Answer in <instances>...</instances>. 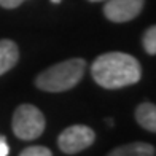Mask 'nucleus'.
Segmentation results:
<instances>
[{
    "mask_svg": "<svg viewBox=\"0 0 156 156\" xmlns=\"http://www.w3.org/2000/svg\"><path fill=\"white\" fill-rule=\"evenodd\" d=\"M142 45H144L145 51L148 54H151V56L156 54V27L154 26H150L144 32V37H142Z\"/></svg>",
    "mask_w": 156,
    "mask_h": 156,
    "instance_id": "9",
    "label": "nucleus"
},
{
    "mask_svg": "<svg viewBox=\"0 0 156 156\" xmlns=\"http://www.w3.org/2000/svg\"><path fill=\"white\" fill-rule=\"evenodd\" d=\"M19 156H53L51 150H48L46 147H40V145H34V147H27L19 153Z\"/></svg>",
    "mask_w": 156,
    "mask_h": 156,
    "instance_id": "10",
    "label": "nucleus"
},
{
    "mask_svg": "<svg viewBox=\"0 0 156 156\" xmlns=\"http://www.w3.org/2000/svg\"><path fill=\"white\" fill-rule=\"evenodd\" d=\"M53 3H61V0H51Z\"/></svg>",
    "mask_w": 156,
    "mask_h": 156,
    "instance_id": "13",
    "label": "nucleus"
},
{
    "mask_svg": "<svg viewBox=\"0 0 156 156\" xmlns=\"http://www.w3.org/2000/svg\"><path fill=\"white\" fill-rule=\"evenodd\" d=\"M23 2H26V0H0V6L6 10H13V8H18Z\"/></svg>",
    "mask_w": 156,
    "mask_h": 156,
    "instance_id": "11",
    "label": "nucleus"
},
{
    "mask_svg": "<svg viewBox=\"0 0 156 156\" xmlns=\"http://www.w3.org/2000/svg\"><path fill=\"white\" fill-rule=\"evenodd\" d=\"M154 147L145 142H134V144L121 145L112 150L107 156H154Z\"/></svg>",
    "mask_w": 156,
    "mask_h": 156,
    "instance_id": "7",
    "label": "nucleus"
},
{
    "mask_svg": "<svg viewBox=\"0 0 156 156\" xmlns=\"http://www.w3.org/2000/svg\"><path fill=\"white\" fill-rule=\"evenodd\" d=\"M89 2H102V0H89Z\"/></svg>",
    "mask_w": 156,
    "mask_h": 156,
    "instance_id": "14",
    "label": "nucleus"
},
{
    "mask_svg": "<svg viewBox=\"0 0 156 156\" xmlns=\"http://www.w3.org/2000/svg\"><path fill=\"white\" fill-rule=\"evenodd\" d=\"M144 5L145 0H107L104 15L112 23H127L140 15Z\"/></svg>",
    "mask_w": 156,
    "mask_h": 156,
    "instance_id": "5",
    "label": "nucleus"
},
{
    "mask_svg": "<svg viewBox=\"0 0 156 156\" xmlns=\"http://www.w3.org/2000/svg\"><path fill=\"white\" fill-rule=\"evenodd\" d=\"M93 80L105 89H119L140 81L142 67L134 56L112 51L101 54L91 66Z\"/></svg>",
    "mask_w": 156,
    "mask_h": 156,
    "instance_id": "1",
    "label": "nucleus"
},
{
    "mask_svg": "<svg viewBox=\"0 0 156 156\" xmlns=\"http://www.w3.org/2000/svg\"><path fill=\"white\" fill-rule=\"evenodd\" d=\"M19 59V48L13 40L3 38L0 40V76L18 64Z\"/></svg>",
    "mask_w": 156,
    "mask_h": 156,
    "instance_id": "6",
    "label": "nucleus"
},
{
    "mask_svg": "<svg viewBox=\"0 0 156 156\" xmlns=\"http://www.w3.org/2000/svg\"><path fill=\"white\" fill-rule=\"evenodd\" d=\"M10 153V147L6 144V140L3 136H0V156H8Z\"/></svg>",
    "mask_w": 156,
    "mask_h": 156,
    "instance_id": "12",
    "label": "nucleus"
},
{
    "mask_svg": "<svg viewBox=\"0 0 156 156\" xmlns=\"http://www.w3.org/2000/svg\"><path fill=\"white\" fill-rule=\"evenodd\" d=\"M13 132L21 140L38 139L45 131V115L32 104H23L13 113Z\"/></svg>",
    "mask_w": 156,
    "mask_h": 156,
    "instance_id": "3",
    "label": "nucleus"
},
{
    "mask_svg": "<svg viewBox=\"0 0 156 156\" xmlns=\"http://www.w3.org/2000/svg\"><path fill=\"white\" fill-rule=\"evenodd\" d=\"M136 121L144 129L156 132V107L151 102H142L136 108Z\"/></svg>",
    "mask_w": 156,
    "mask_h": 156,
    "instance_id": "8",
    "label": "nucleus"
},
{
    "mask_svg": "<svg viewBox=\"0 0 156 156\" xmlns=\"http://www.w3.org/2000/svg\"><path fill=\"white\" fill-rule=\"evenodd\" d=\"M96 140V132L89 126L73 124L66 127L58 137V147L62 153L75 154L89 148Z\"/></svg>",
    "mask_w": 156,
    "mask_h": 156,
    "instance_id": "4",
    "label": "nucleus"
},
{
    "mask_svg": "<svg viewBox=\"0 0 156 156\" xmlns=\"http://www.w3.org/2000/svg\"><path fill=\"white\" fill-rule=\"evenodd\" d=\"M86 69V61L72 58L48 67L35 78V86L46 93H64L81 81Z\"/></svg>",
    "mask_w": 156,
    "mask_h": 156,
    "instance_id": "2",
    "label": "nucleus"
}]
</instances>
